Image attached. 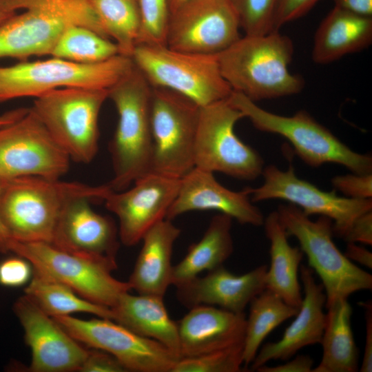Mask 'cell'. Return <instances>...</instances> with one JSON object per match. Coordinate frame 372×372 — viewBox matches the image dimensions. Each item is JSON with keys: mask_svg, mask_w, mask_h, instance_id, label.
Here are the masks:
<instances>
[{"mask_svg": "<svg viewBox=\"0 0 372 372\" xmlns=\"http://www.w3.org/2000/svg\"><path fill=\"white\" fill-rule=\"evenodd\" d=\"M372 41V17L334 6L318 26L313 39L312 59L327 64L360 52Z\"/></svg>", "mask_w": 372, "mask_h": 372, "instance_id": "25", "label": "cell"}, {"mask_svg": "<svg viewBox=\"0 0 372 372\" xmlns=\"http://www.w3.org/2000/svg\"><path fill=\"white\" fill-rule=\"evenodd\" d=\"M6 183V178L0 177V201L3 189V187ZM12 238L6 229L1 216L0 211V252L6 254L10 252L9 246Z\"/></svg>", "mask_w": 372, "mask_h": 372, "instance_id": "46", "label": "cell"}, {"mask_svg": "<svg viewBox=\"0 0 372 372\" xmlns=\"http://www.w3.org/2000/svg\"><path fill=\"white\" fill-rule=\"evenodd\" d=\"M299 271L304 297L296 318L279 340L268 342L258 350L251 364L253 371L271 360H289L303 347L320 343L327 317L325 293L322 284L316 282L314 271L309 267L301 265Z\"/></svg>", "mask_w": 372, "mask_h": 372, "instance_id": "22", "label": "cell"}, {"mask_svg": "<svg viewBox=\"0 0 372 372\" xmlns=\"http://www.w3.org/2000/svg\"><path fill=\"white\" fill-rule=\"evenodd\" d=\"M16 13H12L6 11L1 6L0 3V23L6 20L10 17Z\"/></svg>", "mask_w": 372, "mask_h": 372, "instance_id": "49", "label": "cell"}, {"mask_svg": "<svg viewBox=\"0 0 372 372\" xmlns=\"http://www.w3.org/2000/svg\"><path fill=\"white\" fill-rule=\"evenodd\" d=\"M52 318L80 343L112 355L127 371L172 372L180 359L161 343L111 319L82 320L71 316Z\"/></svg>", "mask_w": 372, "mask_h": 372, "instance_id": "13", "label": "cell"}, {"mask_svg": "<svg viewBox=\"0 0 372 372\" xmlns=\"http://www.w3.org/2000/svg\"><path fill=\"white\" fill-rule=\"evenodd\" d=\"M141 30L138 44L165 45L169 18L167 0H138Z\"/></svg>", "mask_w": 372, "mask_h": 372, "instance_id": "35", "label": "cell"}, {"mask_svg": "<svg viewBox=\"0 0 372 372\" xmlns=\"http://www.w3.org/2000/svg\"><path fill=\"white\" fill-rule=\"evenodd\" d=\"M89 351L79 371L82 372H124L123 365L112 355L96 349Z\"/></svg>", "mask_w": 372, "mask_h": 372, "instance_id": "40", "label": "cell"}, {"mask_svg": "<svg viewBox=\"0 0 372 372\" xmlns=\"http://www.w3.org/2000/svg\"><path fill=\"white\" fill-rule=\"evenodd\" d=\"M14 14L0 23V59L50 55L70 25L89 28L105 37L89 0H1Z\"/></svg>", "mask_w": 372, "mask_h": 372, "instance_id": "4", "label": "cell"}, {"mask_svg": "<svg viewBox=\"0 0 372 372\" xmlns=\"http://www.w3.org/2000/svg\"><path fill=\"white\" fill-rule=\"evenodd\" d=\"M31 264L19 256L9 258L0 263V285L8 287H18L32 278Z\"/></svg>", "mask_w": 372, "mask_h": 372, "instance_id": "38", "label": "cell"}, {"mask_svg": "<svg viewBox=\"0 0 372 372\" xmlns=\"http://www.w3.org/2000/svg\"><path fill=\"white\" fill-rule=\"evenodd\" d=\"M134 65L130 56L81 63L56 57L0 67V102L62 87L108 90Z\"/></svg>", "mask_w": 372, "mask_h": 372, "instance_id": "9", "label": "cell"}, {"mask_svg": "<svg viewBox=\"0 0 372 372\" xmlns=\"http://www.w3.org/2000/svg\"><path fill=\"white\" fill-rule=\"evenodd\" d=\"M313 366V359L305 355H297L287 362L273 366L264 364L256 369L258 372H311Z\"/></svg>", "mask_w": 372, "mask_h": 372, "instance_id": "42", "label": "cell"}, {"mask_svg": "<svg viewBox=\"0 0 372 372\" xmlns=\"http://www.w3.org/2000/svg\"><path fill=\"white\" fill-rule=\"evenodd\" d=\"M229 101L258 130L285 138L309 166L316 167L333 163L344 166L353 173H371L370 155L353 151L305 110H299L291 116L278 115L234 91Z\"/></svg>", "mask_w": 372, "mask_h": 372, "instance_id": "6", "label": "cell"}, {"mask_svg": "<svg viewBox=\"0 0 372 372\" xmlns=\"http://www.w3.org/2000/svg\"><path fill=\"white\" fill-rule=\"evenodd\" d=\"M347 242L372 244V211L358 217L343 238Z\"/></svg>", "mask_w": 372, "mask_h": 372, "instance_id": "41", "label": "cell"}, {"mask_svg": "<svg viewBox=\"0 0 372 372\" xmlns=\"http://www.w3.org/2000/svg\"><path fill=\"white\" fill-rule=\"evenodd\" d=\"M180 359L244 344L246 316L222 308L200 304L177 321Z\"/></svg>", "mask_w": 372, "mask_h": 372, "instance_id": "23", "label": "cell"}, {"mask_svg": "<svg viewBox=\"0 0 372 372\" xmlns=\"http://www.w3.org/2000/svg\"><path fill=\"white\" fill-rule=\"evenodd\" d=\"M111 190L108 183L90 185L37 176L6 179L1 216L12 240L50 243L69 202L79 197L103 201Z\"/></svg>", "mask_w": 372, "mask_h": 372, "instance_id": "1", "label": "cell"}, {"mask_svg": "<svg viewBox=\"0 0 372 372\" xmlns=\"http://www.w3.org/2000/svg\"><path fill=\"white\" fill-rule=\"evenodd\" d=\"M326 309V324L320 341L322 356L312 372L357 371L359 352L351 328V304L348 299H338Z\"/></svg>", "mask_w": 372, "mask_h": 372, "instance_id": "29", "label": "cell"}, {"mask_svg": "<svg viewBox=\"0 0 372 372\" xmlns=\"http://www.w3.org/2000/svg\"><path fill=\"white\" fill-rule=\"evenodd\" d=\"M70 161L30 108L17 121L0 127L1 178L61 179Z\"/></svg>", "mask_w": 372, "mask_h": 372, "instance_id": "15", "label": "cell"}, {"mask_svg": "<svg viewBox=\"0 0 372 372\" xmlns=\"http://www.w3.org/2000/svg\"><path fill=\"white\" fill-rule=\"evenodd\" d=\"M9 251L27 260L34 271L69 287L99 305L111 309L131 290L127 281L112 276L117 265L63 251L49 242L11 240Z\"/></svg>", "mask_w": 372, "mask_h": 372, "instance_id": "10", "label": "cell"}, {"mask_svg": "<svg viewBox=\"0 0 372 372\" xmlns=\"http://www.w3.org/2000/svg\"><path fill=\"white\" fill-rule=\"evenodd\" d=\"M180 180L151 172L137 179L132 187L111 190L106 195L103 202L118 220V237L124 245L138 244L150 228L166 218Z\"/></svg>", "mask_w": 372, "mask_h": 372, "instance_id": "17", "label": "cell"}, {"mask_svg": "<svg viewBox=\"0 0 372 372\" xmlns=\"http://www.w3.org/2000/svg\"><path fill=\"white\" fill-rule=\"evenodd\" d=\"M132 59L152 87L178 92L204 107L228 99L233 90L217 55L177 51L165 45H137Z\"/></svg>", "mask_w": 372, "mask_h": 372, "instance_id": "8", "label": "cell"}, {"mask_svg": "<svg viewBox=\"0 0 372 372\" xmlns=\"http://www.w3.org/2000/svg\"><path fill=\"white\" fill-rule=\"evenodd\" d=\"M229 0H187L169 14L166 45L177 51L217 55L240 37Z\"/></svg>", "mask_w": 372, "mask_h": 372, "instance_id": "16", "label": "cell"}, {"mask_svg": "<svg viewBox=\"0 0 372 372\" xmlns=\"http://www.w3.org/2000/svg\"><path fill=\"white\" fill-rule=\"evenodd\" d=\"M262 225L270 242L271 262L266 273V289L298 309L302 300L298 273L304 254L300 247L289 245L277 211L271 212Z\"/></svg>", "mask_w": 372, "mask_h": 372, "instance_id": "27", "label": "cell"}, {"mask_svg": "<svg viewBox=\"0 0 372 372\" xmlns=\"http://www.w3.org/2000/svg\"><path fill=\"white\" fill-rule=\"evenodd\" d=\"M119 54L110 39L80 25H70L62 32L50 56L81 63H94Z\"/></svg>", "mask_w": 372, "mask_h": 372, "instance_id": "33", "label": "cell"}, {"mask_svg": "<svg viewBox=\"0 0 372 372\" xmlns=\"http://www.w3.org/2000/svg\"><path fill=\"white\" fill-rule=\"evenodd\" d=\"M92 201L88 197H79L69 202L50 243L63 251L117 265V227L111 218L92 209Z\"/></svg>", "mask_w": 372, "mask_h": 372, "instance_id": "19", "label": "cell"}, {"mask_svg": "<svg viewBox=\"0 0 372 372\" xmlns=\"http://www.w3.org/2000/svg\"><path fill=\"white\" fill-rule=\"evenodd\" d=\"M106 35L119 54L132 57L141 30L138 0H89Z\"/></svg>", "mask_w": 372, "mask_h": 372, "instance_id": "32", "label": "cell"}, {"mask_svg": "<svg viewBox=\"0 0 372 372\" xmlns=\"http://www.w3.org/2000/svg\"><path fill=\"white\" fill-rule=\"evenodd\" d=\"M293 52L292 40L272 31L245 34L217 57L222 75L232 90L255 102L302 90L303 79L289 70Z\"/></svg>", "mask_w": 372, "mask_h": 372, "instance_id": "2", "label": "cell"}, {"mask_svg": "<svg viewBox=\"0 0 372 372\" xmlns=\"http://www.w3.org/2000/svg\"><path fill=\"white\" fill-rule=\"evenodd\" d=\"M180 229L164 219L143 236V245L127 282L138 294L164 297L172 285V255Z\"/></svg>", "mask_w": 372, "mask_h": 372, "instance_id": "24", "label": "cell"}, {"mask_svg": "<svg viewBox=\"0 0 372 372\" xmlns=\"http://www.w3.org/2000/svg\"><path fill=\"white\" fill-rule=\"evenodd\" d=\"M28 111L27 107H19L0 114V127L9 125L24 116Z\"/></svg>", "mask_w": 372, "mask_h": 372, "instance_id": "47", "label": "cell"}, {"mask_svg": "<svg viewBox=\"0 0 372 372\" xmlns=\"http://www.w3.org/2000/svg\"><path fill=\"white\" fill-rule=\"evenodd\" d=\"M215 210L229 216L242 225L261 226L264 216L253 204L248 187L236 192L222 185L214 173L194 167L180 180L178 194L166 219L191 211Z\"/></svg>", "mask_w": 372, "mask_h": 372, "instance_id": "20", "label": "cell"}, {"mask_svg": "<svg viewBox=\"0 0 372 372\" xmlns=\"http://www.w3.org/2000/svg\"><path fill=\"white\" fill-rule=\"evenodd\" d=\"M200 106L187 97L152 87L151 172L180 179L194 167V145Z\"/></svg>", "mask_w": 372, "mask_h": 372, "instance_id": "12", "label": "cell"}, {"mask_svg": "<svg viewBox=\"0 0 372 372\" xmlns=\"http://www.w3.org/2000/svg\"><path fill=\"white\" fill-rule=\"evenodd\" d=\"M364 308L365 318V344L362 361L360 367V372L372 371V303L371 301L362 303Z\"/></svg>", "mask_w": 372, "mask_h": 372, "instance_id": "43", "label": "cell"}, {"mask_svg": "<svg viewBox=\"0 0 372 372\" xmlns=\"http://www.w3.org/2000/svg\"><path fill=\"white\" fill-rule=\"evenodd\" d=\"M245 34L272 32V23L278 0H229Z\"/></svg>", "mask_w": 372, "mask_h": 372, "instance_id": "36", "label": "cell"}, {"mask_svg": "<svg viewBox=\"0 0 372 372\" xmlns=\"http://www.w3.org/2000/svg\"><path fill=\"white\" fill-rule=\"evenodd\" d=\"M242 118L243 114L229 98L200 107L194 145L196 167L244 180L262 175V158L234 132L235 124Z\"/></svg>", "mask_w": 372, "mask_h": 372, "instance_id": "11", "label": "cell"}, {"mask_svg": "<svg viewBox=\"0 0 372 372\" xmlns=\"http://www.w3.org/2000/svg\"><path fill=\"white\" fill-rule=\"evenodd\" d=\"M277 212L287 236L298 240L308 267L320 278L325 307L357 291L372 289L371 274L353 263L335 245L330 218L320 216L313 221L293 204L279 205Z\"/></svg>", "mask_w": 372, "mask_h": 372, "instance_id": "5", "label": "cell"}, {"mask_svg": "<svg viewBox=\"0 0 372 372\" xmlns=\"http://www.w3.org/2000/svg\"><path fill=\"white\" fill-rule=\"evenodd\" d=\"M331 183L336 190L346 197L370 199L372 197V174L353 173L333 177Z\"/></svg>", "mask_w": 372, "mask_h": 372, "instance_id": "37", "label": "cell"}, {"mask_svg": "<svg viewBox=\"0 0 372 372\" xmlns=\"http://www.w3.org/2000/svg\"><path fill=\"white\" fill-rule=\"evenodd\" d=\"M25 294L52 318L84 312L113 320L111 309L90 302L69 287L34 271Z\"/></svg>", "mask_w": 372, "mask_h": 372, "instance_id": "31", "label": "cell"}, {"mask_svg": "<svg viewBox=\"0 0 372 372\" xmlns=\"http://www.w3.org/2000/svg\"><path fill=\"white\" fill-rule=\"evenodd\" d=\"M187 0H167L169 12H174Z\"/></svg>", "mask_w": 372, "mask_h": 372, "instance_id": "48", "label": "cell"}, {"mask_svg": "<svg viewBox=\"0 0 372 372\" xmlns=\"http://www.w3.org/2000/svg\"><path fill=\"white\" fill-rule=\"evenodd\" d=\"M249 304L243 344L245 367L251 364L266 337L283 322L294 317L298 310L267 289Z\"/></svg>", "mask_w": 372, "mask_h": 372, "instance_id": "30", "label": "cell"}, {"mask_svg": "<svg viewBox=\"0 0 372 372\" xmlns=\"http://www.w3.org/2000/svg\"><path fill=\"white\" fill-rule=\"evenodd\" d=\"M243 344L195 357L179 359L172 372H238L243 364Z\"/></svg>", "mask_w": 372, "mask_h": 372, "instance_id": "34", "label": "cell"}, {"mask_svg": "<svg viewBox=\"0 0 372 372\" xmlns=\"http://www.w3.org/2000/svg\"><path fill=\"white\" fill-rule=\"evenodd\" d=\"M233 218L219 213L212 217L201 239L192 244L185 256L173 265L172 285L176 287L222 265L234 251Z\"/></svg>", "mask_w": 372, "mask_h": 372, "instance_id": "28", "label": "cell"}, {"mask_svg": "<svg viewBox=\"0 0 372 372\" xmlns=\"http://www.w3.org/2000/svg\"><path fill=\"white\" fill-rule=\"evenodd\" d=\"M319 0H278L272 23V31H279L285 23L309 12Z\"/></svg>", "mask_w": 372, "mask_h": 372, "instance_id": "39", "label": "cell"}, {"mask_svg": "<svg viewBox=\"0 0 372 372\" xmlns=\"http://www.w3.org/2000/svg\"><path fill=\"white\" fill-rule=\"evenodd\" d=\"M334 6L365 17H372V0H333Z\"/></svg>", "mask_w": 372, "mask_h": 372, "instance_id": "44", "label": "cell"}, {"mask_svg": "<svg viewBox=\"0 0 372 372\" xmlns=\"http://www.w3.org/2000/svg\"><path fill=\"white\" fill-rule=\"evenodd\" d=\"M152 86L135 65L108 89L118 122L109 145L113 191L126 189L151 173L153 143L151 128Z\"/></svg>", "mask_w": 372, "mask_h": 372, "instance_id": "3", "label": "cell"}, {"mask_svg": "<svg viewBox=\"0 0 372 372\" xmlns=\"http://www.w3.org/2000/svg\"><path fill=\"white\" fill-rule=\"evenodd\" d=\"M108 90L62 87L34 101L32 111L71 161L87 164L99 149V116Z\"/></svg>", "mask_w": 372, "mask_h": 372, "instance_id": "7", "label": "cell"}, {"mask_svg": "<svg viewBox=\"0 0 372 372\" xmlns=\"http://www.w3.org/2000/svg\"><path fill=\"white\" fill-rule=\"evenodd\" d=\"M344 254L351 262L359 263L369 269L372 268V254L366 248L354 242H347Z\"/></svg>", "mask_w": 372, "mask_h": 372, "instance_id": "45", "label": "cell"}, {"mask_svg": "<svg viewBox=\"0 0 372 372\" xmlns=\"http://www.w3.org/2000/svg\"><path fill=\"white\" fill-rule=\"evenodd\" d=\"M13 311L23 327L25 342L31 350L30 371H79L89 350L25 294L15 301Z\"/></svg>", "mask_w": 372, "mask_h": 372, "instance_id": "18", "label": "cell"}, {"mask_svg": "<svg viewBox=\"0 0 372 372\" xmlns=\"http://www.w3.org/2000/svg\"><path fill=\"white\" fill-rule=\"evenodd\" d=\"M163 298L126 292L111 308L113 320L161 343L180 358L177 322L169 317Z\"/></svg>", "mask_w": 372, "mask_h": 372, "instance_id": "26", "label": "cell"}, {"mask_svg": "<svg viewBox=\"0 0 372 372\" xmlns=\"http://www.w3.org/2000/svg\"><path fill=\"white\" fill-rule=\"evenodd\" d=\"M263 183L248 187L251 201L285 200L309 216L319 215L333 222L334 236L344 238L353 223L362 214L372 211V200L338 196L335 191L321 190L311 183L297 177L293 165L282 171L273 165L264 167Z\"/></svg>", "mask_w": 372, "mask_h": 372, "instance_id": "14", "label": "cell"}, {"mask_svg": "<svg viewBox=\"0 0 372 372\" xmlns=\"http://www.w3.org/2000/svg\"><path fill=\"white\" fill-rule=\"evenodd\" d=\"M268 266L262 265L241 275L223 265L176 287L180 303L190 309L200 304L216 306L234 313H244L246 307L266 289Z\"/></svg>", "mask_w": 372, "mask_h": 372, "instance_id": "21", "label": "cell"}]
</instances>
